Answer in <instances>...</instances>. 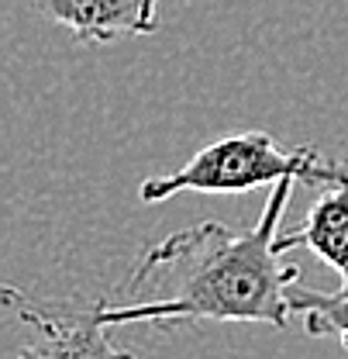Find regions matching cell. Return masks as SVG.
<instances>
[{"mask_svg": "<svg viewBox=\"0 0 348 359\" xmlns=\"http://www.w3.org/2000/svg\"><path fill=\"white\" fill-rule=\"evenodd\" d=\"M290 245L310 249L321 263L342 276V287L348 290V187H324V194L310 204L307 222L297 231H286Z\"/></svg>", "mask_w": 348, "mask_h": 359, "instance_id": "5b68a950", "label": "cell"}, {"mask_svg": "<svg viewBox=\"0 0 348 359\" xmlns=\"http://www.w3.org/2000/svg\"><path fill=\"white\" fill-rule=\"evenodd\" d=\"M283 180L348 187V163L321 156L317 145H283L269 132H235L204 145L173 173L148 177L138 187V197L155 204L179 194H245Z\"/></svg>", "mask_w": 348, "mask_h": 359, "instance_id": "7a4b0ae2", "label": "cell"}, {"mask_svg": "<svg viewBox=\"0 0 348 359\" xmlns=\"http://www.w3.org/2000/svg\"><path fill=\"white\" fill-rule=\"evenodd\" d=\"M293 314H304L307 335H338L348 349V290H314L300 287V280L290 287Z\"/></svg>", "mask_w": 348, "mask_h": 359, "instance_id": "8992f818", "label": "cell"}, {"mask_svg": "<svg viewBox=\"0 0 348 359\" xmlns=\"http://www.w3.org/2000/svg\"><path fill=\"white\" fill-rule=\"evenodd\" d=\"M297 180H283L269 190L265 208L252 228H228L200 222L148 245L131 276L121 283L128 304H100V321L118 325H197V321H238L290 328L293 304L290 287L300 269L283 263L293 249L279 222L290 208Z\"/></svg>", "mask_w": 348, "mask_h": 359, "instance_id": "6da1fadb", "label": "cell"}, {"mask_svg": "<svg viewBox=\"0 0 348 359\" xmlns=\"http://www.w3.org/2000/svg\"><path fill=\"white\" fill-rule=\"evenodd\" d=\"M4 304L18 314L32 339L14 359H134L111 342L100 321L104 301H39L18 287H4Z\"/></svg>", "mask_w": 348, "mask_h": 359, "instance_id": "3957f363", "label": "cell"}, {"mask_svg": "<svg viewBox=\"0 0 348 359\" xmlns=\"http://www.w3.org/2000/svg\"><path fill=\"white\" fill-rule=\"evenodd\" d=\"M162 0H32L48 21L69 28L80 42H118L125 35H152Z\"/></svg>", "mask_w": 348, "mask_h": 359, "instance_id": "277c9868", "label": "cell"}]
</instances>
